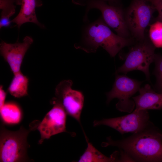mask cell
<instances>
[{
	"label": "cell",
	"mask_w": 162,
	"mask_h": 162,
	"mask_svg": "<svg viewBox=\"0 0 162 162\" xmlns=\"http://www.w3.org/2000/svg\"><path fill=\"white\" fill-rule=\"evenodd\" d=\"M151 123L145 128L125 139L114 140L107 138L103 147L115 146L125 161L162 162V137Z\"/></svg>",
	"instance_id": "6da1fadb"
},
{
	"label": "cell",
	"mask_w": 162,
	"mask_h": 162,
	"mask_svg": "<svg viewBox=\"0 0 162 162\" xmlns=\"http://www.w3.org/2000/svg\"><path fill=\"white\" fill-rule=\"evenodd\" d=\"M134 40L114 33L101 16L84 28L81 40L74 46L88 53L95 52L101 47L114 57L123 48L131 45Z\"/></svg>",
	"instance_id": "7a4b0ae2"
},
{
	"label": "cell",
	"mask_w": 162,
	"mask_h": 162,
	"mask_svg": "<svg viewBox=\"0 0 162 162\" xmlns=\"http://www.w3.org/2000/svg\"><path fill=\"white\" fill-rule=\"evenodd\" d=\"M29 131L21 126L16 131L8 130L2 126L0 135V161L22 162L27 160V150L29 147L27 141Z\"/></svg>",
	"instance_id": "3957f363"
},
{
	"label": "cell",
	"mask_w": 162,
	"mask_h": 162,
	"mask_svg": "<svg viewBox=\"0 0 162 162\" xmlns=\"http://www.w3.org/2000/svg\"><path fill=\"white\" fill-rule=\"evenodd\" d=\"M134 43L129 51L125 55L124 62L119 68L116 73L126 74L135 70H140L145 74L146 80H150L149 67L154 62L155 47L150 40L146 38Z\"/></svg>",
	"instance_id": "277c9868"
},
{
	"label": "cell",
	"mask_w": 162,
	"mask_h": 162,
	"mask_svg": "<svg viewBox=\"0 0 162 162\" xmlns=\"http://www.w3.org/2000/svg\"><path fill=\"white\" fill-rule=\"evenodd\" d=\"M147 0H133L125 14L126 23L130 34L137 40L146 37L145 31L149 25L155 10L148 4Z\"/></svg>",
	"instance_id": "5b68a950"
},
{
	"label": "cell",
	"mask_w": 162,
	"mask_h": 162,
	"mask_svg": "<svg viewBox=\"0 0 162 162\" xmlns=\"http://www.w3.org/2000/svg\"><path fill=\"white\" fill-rule=\"evenodd\" d=\"M141 83L125 75L116 74L112 89L106 94L107 103L114 98H117L118 101L116 105L117 109L121 112H131L135 105L130 98L139 91Z\"/></svg>",
	"instance_id": "8992f818"
},
{
	"label": "cell",
	"mask_w": 162,
	"mask_h": 162,
	"mask_svg": "<svg viewBox=\"0 0 162 162\" xmlns=\"http://www.w3.org/2000/svg\"><path fill=\"white\" fill-rule=\"evenodd\" d=\"M86 12L84 19H87V13L92 9L99 10L107 25L113 29L117 34L123 38H130V33L122 9L118 6L108 4L101 0H88L87 2Z\"/></svg>",
	"instance_id": "52a82bcc"
},
{
	"label": "cell",
	"mask_w": 162,
	"mask_h": 162,
	"mask_svg": "<svg viewBox=\"0 0 162 162\" xmlns=\"http://www.w3.org/2000/svg\"><path fill=\"white\" fill-rule=\"evenodd\" d=\"M148 113L146 110H134L123 116L100 120H94L93 126L104 125L116 130L123 135L128 133H135L147 127L150 123Z\"/></svg>",
	"instance_id": "ba28073f"
},
{
	"label": "cell",
	"mask_w": 162,
	"mask_h": 162,
	"mask_svg": "<svg viewBox=\"0 0 162 162\" xmlns=\"http://www.w3.org/2000/svg\"><path fill=\"white\" fill-rule=\"evenodd\" d=\"M52 108L46 114L42 121L35 127L40 134L38 143L41 144L45 139L58 134L67 132V113L60 102L55 98L51 100Z\"/></svg>",
	"instance_id": "9c48e42d"
},
{
	"label": "cell",
	"mask_w": 162,
	"mask_h": 162,
	"mask_svg": "<svg viewBox=\"0 0 162 162\" xmlns=\"http://www.w3.org/2000/svg\"><path fill=\"white\" fill-rule=\"evenodd\" d=\"M73 84L70 80L61 81L56 88L55 97L62 104L67 115L75 119L82 128L80 118L84 96L80 91L72 88Z\"/></svg>",
	"instance_id": "30bf717a"
},
{
	"label": "cell",
	"mask_w": 162,
	"mask_h": 162,
	"mask_svg": "<svg viewBox=\"0 0 162 162\" xmlns=\"http://www.w3.org/2000/svg\"><path fill=\"white\" fill-rule=\"evenodd\" d=\"M33 42L30 36L25 37L22 43H7L2 40L0 44L1 55L8 64L14 74L21 71V66L27 50Z\"/></svg>",
	"instance_id": "8fae6325"
},
{
	"label": "cell",
	"mask_w": 162,
	"mask_h": 162,
	"mask_svg": "<svg viewBox=\"0 0 162 162\" xmlns=\"http://www.w3.org/2000/svg\"><path fill=\"white\" fill-rule=\"evenodd\" d=\"M138 91L139 95L132 97L135 105L134 110L162 109V93L156 92L148 84Z\"/></svg>",
	"instance_id": "7c38bea8"
},
{
	"label": "cell",
	"mask_w": 162,
	"mask_h": 162,
	"mask_svg": "<svg viewBox=\"0 0 162 162\" xmlns=\"http://www.w3.org/2000/svg\"><path fill=\"white\" fill-rule=\"evenodd\" d=\"M42 4L40 0H22L19 13L10 22L15 23L19 30L22 24L28 22L35 23L41 28H45L44 25L38 21L35 13V8Z\"/></svg>",
	"instance_id": "4fadbf2b"
},
{
	"label": "cell",
	"mask_w": 162,
	"mask_h": 162,
	"mask_svg": "<svg viewBox=\"0 0 162 162\" xmlns=\"http://www.w3.org/2000/svg\"><path fill=\"white\" fill-rule=\"evenodd\" d=\"M86 141L87 143V148L77 162H120L118 152H114L110 157H108L97 149L88 140Z\"/></svg>",
	"instance_id": "5bb4252c"
},
{
	"label": "cell",
	"mask_w": 162,
	"mask_h": 162,
	"mask_svg": "<svg viewBox=\"0 0 162 162\" xmlns=\"http://www.w3.org/2000/svg\"><path fill=\"white\" fill-rule=\"evenodd\" d=\"M1 117L3 122L7 124H18L21 120L22 113L20 106L13 102L5 103L0 108Z\"/></svg>",
	"instance_id": "9a60e30c"
},
{
	"label": "cell",
	"mask_w": 162,
	"mask_h": 162,
	"mask_svg": "<svg viewBox=\"0 0 162 162\" xmlns=\"http://www.w3.org/2000/svg\"><path fill=\"white\" fill-rule=\"evenodd\" d=\"M14 76L8 89L13 96L20 98L28 94V79L21 72L14 74Z\"/></svg>",
	"instance_id": "2e32d148"
},
{
	"label": "cell",
	"mask_w": 162,
	"mask_h": 162,
	"mask_svg": "<svg viewBox=\"0 0 162 162\" xmlns=\"http://www.w3.org/2000/svg\"><path fill=\"white\" fill-rule=\"evenodd\" d=\"M17 0H0V9L2 11L1 14L0 28L9 26L10 18L16 12Z\"/></svg>",
	"instance_id": "e0dca14e"
},
{
	"label": "cell",
	"mask_w": 162,
	"mask_h": 162,
	"mask_svg": "<svg viewBox=\"0 0 162 162\" xmlns=\"http://www.w3.org/2000/svg\"><path fill=\"white\" fill-rule=\"evenodd\" d=\"M148 34L150 40L156 48H162V22L156 20L151 24Z\"/></svg>",
	"instance_id": "ac0fdd59"
},
{
	"label": "cell",
	"mask_w": 162,
	"mask_h": 162,
	"mask_svg": "<svg viewBox=\"0 0 162 162\" xmlns=\"http://www.w3.org/2000/svg\"><path fill=\"white\" fill-rule=\"evenodd\" d=\"M154 62L155 67L153 74L156 77L155 88L158 92L162 93V56L155 54Z\"/></svg>",
	"instance_id": "d6986e66"
},
{
	"label": "cell",
	"mask_w": 162,
	"mask_h": 162,
	"mask_svg": "<svg viewBox=\"0 0 162 162\" xmlns=\"http://www.w3.org/2000/svg\"><path fill=\"white\" fill-rule=\"evenodd\" d=\"M7 93L3 89V86H1L0 87V108L5 104V100Z\"/></svg>",
	"instance_id": "ffe728a7"
},
{
	"label": "cell",
	"mask_w": 162,
	"mask_h": 162,
	"mask_svg": "<svg viewBox=\"0 0 162 162\" xmlns=\"http://www.w3.org/2000/svg\"><path fill=\"white\" fill-rule=\"evenodd\" d=\"M80 0H74V3L76 4L77 2L79 1ZM105 2H108L109 3V4L110 5H114V3L117 2L118 0H101Z\"/></svg>",
	"instance_id": "44dd1931"
},
{
	"label": "cell",
	"mask_w": 162,
	"mask_h": 162,
	"mask_svg": "<svg viewBox=\"0 0 162 162\" xmlns=\"http://www.w3.org/2000/svg\"><path fill=\"white\" fill-rule=\"evenodd\" d=\"M152 5L154 6L157 3L162 2V0H149Z\"/></svg>",
	"instance_id": "7402d4cb"
},
{
	"label": "cell",
	"mask_w": 162,
	"mask_h": 162,
	"mask_svg": "<svg viewBox=\"0 0 162 162\" xmlns=\"http://www.w3.org/2000/svg\"><path fill=\"white\" fill-rule=\"evenodd\" d=\"M160 135L162 137V134L161 133H160Z\"/></svg>",
	"instance_id": "603a6c76"
}]
</instances>
